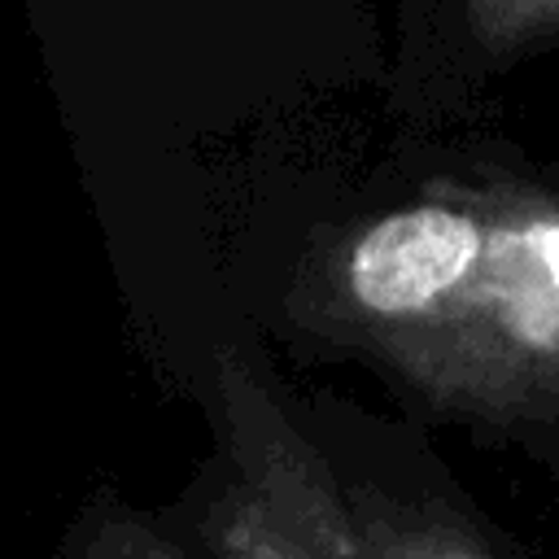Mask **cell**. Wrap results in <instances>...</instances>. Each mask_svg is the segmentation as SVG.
Returning <instances> with one entry per match:
<instances>
[{"label": "cell", "instance_id": "6da1fadb", "mask_svg": "<svg viewBox=\"0 0 559 559\" xmlns=\"http://www.w3.org/2000/svg\"><path fill=\"white\" fill-rule=\"evenodd\" d=\"M336 319L432 389L559 393V210L419 201L345 240Z\"/></svg>", "mask_w": 559, "mask_h": 559}, {"label": "cell", "instance_id": "7a4b0ae2", "mask_svg": "<svg viewBox=\"0 0 559 559\" xmlns=\"http://www.w3.org/2000/svg\"><path fill=\"white\" fill-rule=\"evenodd\" d=\"M223 441L240 472L201 533L218 559H367L349 520L345 485L288 424L275 393L236 354H218Z\"/></svg>", "mask_w": 559, "mask_h": 559}, {"label": "cell", "instance_id": "3957f363", "mask_svg": "<svg viewBox=\"0 0 559 559\" xmlns=\"http://www.w3.org/2000/svg\"><path fill=\"white\" fill-rule=\"evenodd\" d=\"M345 502L367 559H489L463 524L432 507L397 502L367 485H345Z\"/></svg>", "mask_w": 559, "mask_h": 559}, {"label": "cell", "instance_id": "277c9868", "mask_svg": "<svg viewBox=\"0 0 559 559\" xmlns=\"http://www.w3.org/2000/svg\"><path fill=\"white\" fill-rule=\"evenodd\" d=\"M74 559H192V555L131 511H100L87 537L79 542Z\"/></svg>", "mask_w": 559, "mask_h": 559}, {"label": "cell", "instance_id": "5b68a950", "mask_svg": "<svg viewBox=\"0 0 559 559\" xmlns=\"http://www.w3.org/2000/svg\"><path fill=\"white\" fill-rule=\"evenodd\" d=\"M472 13L489 35L511 39V35L559 22V0H472Z\"/></svg>", "mask_w": 559, "mask_h": 559}]
</instances>
